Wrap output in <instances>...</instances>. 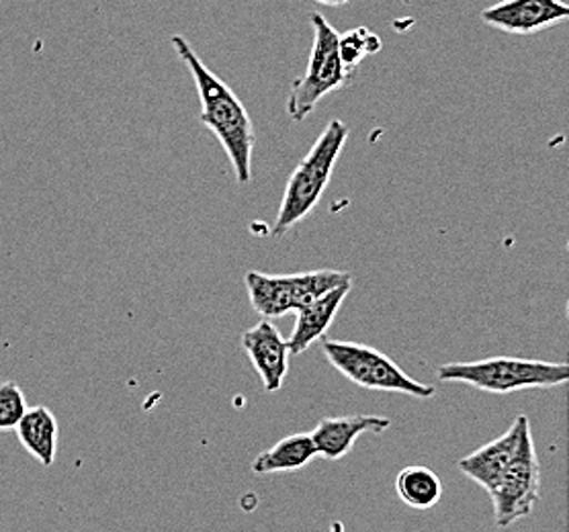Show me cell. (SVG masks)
<instances>
[{"instance_id": "1", "label": "cell", "mask_w": 569, "mask_h": 532, "mask_svg": "<svg viewBox=\"0 0 569 532\" xmlns=\"http://www.w3.org/2000/svg\"><path fill=\"white\" fill-rule=\"evenodd\" d=\"M172 48L189 68L201 101V123L216 133L223 152L230 158L236 181L248 184L252 179V152L257 143L254 123L238 94L211 72L182 36H172Z\"/></svg>"}, {"instance_id": "2", "label": "cell", "mask_w": 569, "mask_h": 532, "mask_svg": "<svg viewBox=\"0 0 569 532\" xmlns=\"http://www.w3.org/2000/svg\"><path fill=\"white\" fill-rule=\"evenodd\" d=\"M349 140V126L340 119H332L320 138L311 145L284 187L283 201L274 220L272 234L284 235L299 221L306 220L320 203L323 191L337 169L338 158Z\"/></svg>"}, {"instance_id": "3", "label": "cell", "mask_w": 569, "mask_h": 532, "mask_svg": "<svg viewBox=\"0 0 569 532\" xmlns=\"http://www.w3.org/2000/svg\"><path fill=\"white\" fill-rule=\"evenodd\" d=\"M442 383H466L493 395L517 391L553 390L569 381L568 363H547L535 359L496 357L471 363H449L437 369Z\"/></svg>"}, {"instance_id": "4", "label": "cell", "mask_w": 569, "mask_h": 532, "mask_svg": "<svg viewBox=\"0 0 569 532\" xmlns=\"http://www.w3.org/2000/svg\"><path fill=\"white\" fill-rule=\"evenodd\" d=\"M313 46H311L308 70L293 82L287 99V116L301 123L310 118L326 94L340 91L352 79V70L342 64L338 53V31L322 14H311Z\"/></svg>"}, {"instance_id": "5", "label": "cell", "mask_w": 569, "mask_h": 532, "mask_svg": "<svg viewBox=\"0 0 569 532\" xmlns=\"http://www.w3.org/2000/svg\"><path fill=\"white\" fill-rule=\"evenodd\" d=\"M322 351L328 363L332 364L340 375L347 377L350 383L359 385L362 390L403 393L420 400H427L437 393L432 385L416 381L415 377L401 371L388 354L377 351L373 347L359 342L323 340Z\"/></svg>"}, {"instance_id": "6", "label": "cell", "mask_w": 569, "mask_h": 532, "mask_svg": "<svg viewBox=\"0 0 569 532\" xmlns=\"http://www.w3.org/2000/svg\"><path fill=\"white\" fill-rule=\"evenodd\" d=\"M493 504V520L498 529H508L518 520L531 516L541 500V465L535 449L531 424L522 430L517 453L505 475L490 493Z\"/></svg>"}, {"instance_id": "7", "label": "cell", "mask_w": 569, "mask_h": 532, "mask_svg": "<svg viewBox=\"0 0 569 532\" xmlns=\"http://www.w3.org/2000/svg\"><path fill=\"white\" fill-rule=\"evenodd\" d=\"M569 19L561 0H500L481 11V21L510 36H532Z\"/></svg>"}, {"instance_id": "8", "label": "cell", "mask_w": 569, "mask_h": 532, "mask_svg": "<svg viewBox=\"0 0 569 532\" xmlns=\"http://www.w3.org/2000/svg\"><path fill=\"white\" fill-rule=\"evenodd\" d=\"M529 424L531 422L527 415H517L505 434H500L498 439L479 446L478 451L459 459L457 468L466 478L481 485L486 492L492 493L500 478L505 475L506 468L510 465L512 456L517 453L522 430L527 429Z\"/></svg>"}, {"instance_id": "9", "label": "cell", "mask_w": 569, "mask_h": 532, "mask_svg": "<svg viewBox=\"0 0 569 532\" xmlns=\"http://www.w3.org/2000/svg\"><path fill=\"white\" fill-rule=\"evenodd\" d=\"M240 342L262 381V388L269 393L281 390L289 371V349L279 328L271 320H262L247 330Z\"/></svg>"}, {"instance_id": "10", "label": "cell", "mask_w": 569, "mask_h": 532, "mask_svg": "<svg viewBox=\"0 0 569 532\" xmlns=\"http://www.w3.org/2000/svg\"><path fill=\"white\" fill-rule=\"evenodd\" d=\"M391 426V420L386 415H338V418H323L318 426L311 430V441L316 446V454L328 461H338L350 453L357 439L365 432L381 434Z\"/></svg>"}, {"instance_id": "11", "label": "cell", "mask_w": 569, "mask_h": 532, "mask_svg": "<svg viewBox=\"0 0 569 532\" xmlns=\"http://www.w3.org/2000/svg\"><path fill=\"white\" fill-rule=\"evenodd\" d=\"M350 289H352V281L328 291L322 298H318L308 303L306 308L298 310L296 325L291 330V337L287 338L289 357L303 354L313 342L326 337L328 328L337 320L338 312L349 295Z\"/></svg>"}, {"instance_id": "12", "label": "cell", "mask_w": 569, "mask_h": 532, "mask_svg": "<svg viewBox=\"0 0 569 532\" xmlns=\"http://www.w3.org/2000/svg\"><path fill=\"white\" fill-rule=\"evenodd\" d=\"M14 430L27 453L31 454L39 465L52 468L60 441V424L52 410L46 405L27 408L26 415Z\"/></svg>"}, {"instance_id": "13", "label": "cell", "mask_w": 569, "mask_h": 532, "mask_svg": "<svg viewBox=\"0 0 569 532\" xmlns=\"http://www.w3.org/2000/svg\"><path fill=\"white\" fill-rule=\"evenodd\" d=\"M316 446L311 441L310 432H298L291 436H284L274 442L271 449L252 461V473L254 475H271V473H289L310 465L316 459Z\"/></svg>"}, {"instance_id": "14", "label": "cell", "mask_w": 569, "mask_h": 532, "mask_svg": "<svg viewBox=\"0 0 569 532\" xmlns=\"http://www.w3.org/2000/svg\"><path fill=\"white\" fill-rule=\"evenodd\" d=\"M244 285H247L248 298H250L254 312L262 315L264 320L283 318L287 313L293 312L287 274L250 271L244 277Z\"/></svg>"}, {"instance_id": "15", "label": "cell", "mask_w": 569, "mask_h": 532, "mask_svg": "<svg viewBox=\"0 0 569 532\" xmlns=\"http://www.w3.org/2000/svg\"><path fill=\"white\" fill-rule=\"evenodd\" d=\"M396 493L406 506L428 510L437 506L442 498V483L432 469L425 465L403 468L396 478Z\"/></svg>"}, {"instance_id": "16", "label": "cell", "mask_w": 569, "mask_h": 532, "mask_svg": "<svg viewBox=\"0 0 569 532\" xmlns=\"http://www.w3.org/2000/svg\"><path fill=\"white\" fill-rule=\"evenodd\" d=\"M287 279H289V289H291L293 312H298V310L306 308L311 301L322 298L328 291H332V289L352 281L349 273L332 271V269L287 274Z\"/></svg>"}, {"instance_id": "17", "label": "cell", "mask_w": 569, "mask_h": 532, "mask_svg": "<svg viewBox=\"0 0 569 532\" xmlns=\"http://www.w3.org/2000/svg\"><path fill=\"white\" fill-rule=\"evenodd\" d=\"M379 50H381L379 36L373 33L371 29H367V27H357V29H350L347 33L338 36L340 60L352 72H355V68L361 64L367 56L377 53Z\"/></svg>"}, {"instance_id": "18", "label": "cell", "mask_w": 569, "mask_h": 532, "mask_svg": "<svg viewBox=\"0 0 569 532\" xmlns=\"http://www.w3.org/2000/svg\"><path fill=\"white\" fill-rule=\"evenodd\" d=\"M26 412L27 402L23 390L13 381L0 383V432L17 429V424L21 422Z\"/></svg>"}, {"instance_id": "19", "label": "cell", "mask_w": 569, "mask_h": 532, "mask_svg": "<svg viewBox=\"0 0 569 532\" xmlns=\"http://www.w3.org/2000/svg\"><path fill=\"white\" fill-rule=\"evenodd\" d=\"M313 2H320V4H326V7H342V4H349L352 0H313Z\"/></svg>"}]
</instances>
